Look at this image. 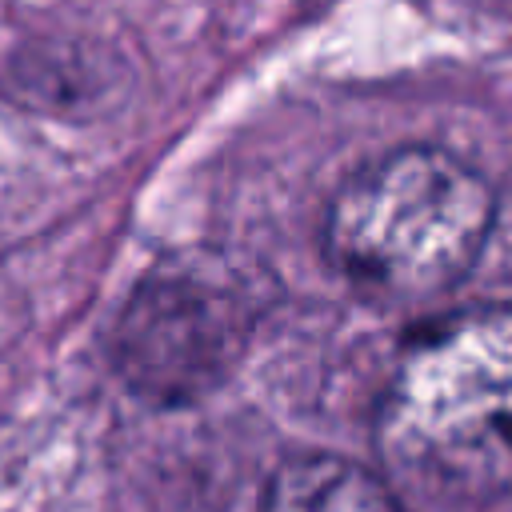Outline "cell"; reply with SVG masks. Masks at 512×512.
Masks as SVG:
<instances>
[{
  "mask_svg": "<svg viewBox=\"0 0 512 512\" xmlns=\"http://www.w3.org/2000/svg\"><path fill=\"white\" fill-rule=\"evenodd\" d=\"M376 444L388 472L424 500L512 496V300L456 308L404 340Z\"/></svg>",
  "mask_w": 512,
  "mask_h": 512,
  "instance_id": "1",
  "label": "cell"
},
{
  "mask_svg": "<svg viewBox=\"0 0 512 512\" xmlns=\"http://www.w3.org/2000/svg\"><path fill=\"white\" fill-rule=\"evenodd\" d=\"M496 192L448 148L404 144L360 164L328 200L324 252L380 300H428L480 260Z\"/></svg>",
  "mask_w": 512,
  "mask_h": 512,
  "instance_id": "2",
  "label": "cell"
},
{
  "mask_svg": "<svg viewBox=\"0 0 512 512\" xmlns=\"http://www.w3.org/2000/svg\"><path fill=\"white\" fill-rule=\"evenodd\" d=\"M252 324L256 304L224 260L172 256L156 264L120 308L112 364L140 400L180 408L232 376Z\"/></svg>",
  "mask_w": 512,
  "mask_h": 512,
  "instance_id": "3",
  "label": "cell"
},
{
  "mask_svg": "<svg viewBox=\"0 0 512 512\" xmlns=\"http://www.w3.org/2000/svg\"><path fill=\"white\" fill-rule=\"evenodd\" d=\"M264 512H412L372 468L344 456H292L264 492Z\"/></svg>",
  "mask_w": 512,
  "mask_h": 512,
  "instance_id": "4",
  "label": "cell"
},
{
  "mask_svg": "<svg viewBox=\"0 0 512 512\" xmlns=\"http://www.w3.org/2000/svg\"><path fill=\"white\" fill-rule=\"evenodd\" d=\"M484 256H492L496 272L512 280V176H508L504 192H496V204H492V228H488Z\"/></svg>",
  "mask_w": 512,
  "mask_h": 512,
  "instance_id": "5",
  "label": "cell"
}]
</instances>
